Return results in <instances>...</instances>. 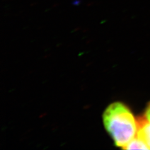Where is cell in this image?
Returning <instances> with one entry per match:
<instances>
[{"mask_svg":"<svg viewBox=\"0 0 150 150\" xmlns=\"http://www.w3.org/2000/svg\"><path fill=\"white\" fill-rule=\"evenodd\" d=\"M103 120L106 131L117 146L124 149L137 136L138 121L123 103L115 102L109 105L103 113Z\"/></svg>","mask_w":150,"mask_h":150,"instance_id":"cell-1","label":"cell"},{"mask_svg":"<svg viewBox=\"0 0 150 150\" xmlns=\"http://www.w3.org/2000/svg\"><path fill=\"white\" fill-rule=\"evenodd\" d=\"M137 137L142 139L150 149V122L145 118L138 121Z\"/></svg>","mask_w":150,"mask_h":150,"instance_id":"cell-2","label":"cell"},{"mask_svg":"<svg viewBox=\"0 0 150 150\" xmlns=\"http://www.w3.org/2000/svg\"><path fill=\"white\" fill-rule=\"evenodd\" d=\"M124 149H149L147 145L138 137L126 145Z\"/></svg>","mask_w":150,"mask_h":150,"instance_id":"cell-3","label":"cell"},{"mask_svg":"<svg viewBox=\"0 0 150 150\" xmlns=\"http://www.w3.org/2000/svg\"><path fill=\"white\" fill-rule=\"evenodd\" d=\"M145 119L150 122V103L148 106L146 112H145Z\"/></svg>","mask_w":150,"mask_h":150,"instance_id":"cell-4","label":"cell"}]
</instances>
